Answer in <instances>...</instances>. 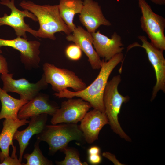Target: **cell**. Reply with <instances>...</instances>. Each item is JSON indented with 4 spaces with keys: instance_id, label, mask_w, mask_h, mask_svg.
<instances>
[{
    "instance_id": "cell-21",
    "label": "cell",
    "mask_w": 165,
    "mask_h": 165,
    "mask_svg": "<svg viewBox=\"0 0 165 165\" xmlns=\"http://www.w3.org/2000/svg\"><path fill=\"white\" fill-rule=\"evenodd\" d=\"M40 141L37 140L34 145V148L32 152L26 153L23 156L24 158L27 160L26 163H22L24 165H51L53 163L46 158L42 154L39 147Z\"/></svg>"
},
{
    "instance_id": "cell-19",
    "label": "cell",
    "mask_w": 165,
    "mask_h": 165,
    "mask_svg": "<svg viewBox=\"0 0 165 165\" xmlns=\"http://www.w3.org/2000/svg\"><path fill=\"white\" fill-rule=\"evenodd\" d=\"M0 100L2 107L0 121L3 119L17 120L20 108L28 101L12 97L0 87Z\"/></svg>"
},
{
    "instance_id": "cell-14",
    "label": "cell",
    "mask_w": 165,
    "mask_h": 165,
    "mask_svg": "<svg viewBox=\"0 0 165 165\" xmlns=\"http://www.w3.org/2000/svg\"><path fill=\"white\" fill-rule=\"evenodd\" d=\"M58 108L57 105L50 100L47 95L39 93L20 108L18 118L27 119L42 114L53 116Z\"/></svg>"
},
{
    "instance_id": "cell-10",
    "label": "cell",
    "mask_w": 165,
    "mask_h": 165,
    "mask_svg": "<svg viewBox=\"0 0 165 165\" xmlns=\"http://www.w3.org/2000/svg\"><path fill=\"white\" fill-rule=\"evenodd\" d=\"M13 75L8 73L1 75V79L3 82L2 89L7 93H18L20 99L29 101L41 90L47 87L48 84L43 74L41 79L35 83H30L24 78L15 79H13Z\"/></svg>"
},
{
    "instance_id": "cell-3",
    "label": "cell",
    "mask_w": 165,
    "mask_h": 165,
    "mask_svg": "<svg viewBox=\"0 0 165 165\" xmlns=\"http://www.w3.org/2000/svg\"><path fill=\"white\" fill-rule=\"evenodd\" d=\"M121 80V76L119 75L108 81L103 94L105 112L113 132L122 138L130 142L131 138L123 130L118 120V116L122 104L129 100V97L123 96L118 91V86Z\"/></svg>"
},
{
    "instance_id": "cell-13",
    "label": "cell",
    "mask_w": 165,
    "mask_h": 165,
    "mask_svg": "<svg viewBox=\"0 0 165 165\" xmlns=\"http://www.w3.org/2000/svg\"><path fill=\"white\" fill-rule=\"evenodd\" d=\"M67 35L66 39L79 46L88 58V61L92 68L99 69L102 61L98 55L93 45V37L91 33L79 26L72 32Z\"/></svg>"
},
{
    "instance_id": "cell-2",
    "label": "cell",
    "mask_w": 165,
    "mask_h": 165,
    "mask_svg": "<svg viewBox=\"0 0 165 165\" xmlns=\"http://www.w3.org/2000/svg\"><path fill=\"white\" fill-rule=\"evenodd\" d=\"M19 5L36 17L39 28L36 30V37L55 40L54 34L57 32L63 31L67 35L72 32L61 17L58 5H39L31 1L24 0Z\"/></svg>"
},
{
    "instance_id": "cell-8",
    "label": "cell",
    "mask_w": 165,
    "mask_h": 165,
    "mask_svg": "<svg viewBox=\"0 0 165 165\" xmlns=\"http://www.w3.org/2000/svg\"><path fill=\"white\" fill-rule=\"evenodd\" d=\"M14 2V0H1L0 3L9 8L11 12L9 15L5 13L3 16L0 17V26L7 25L11 27L17 37H22L26 38V32H28L36 37V30L32 29L26 24L24 18L28 17L35 21H37L36 17L27 10H20L18 9L15 6Z\"/></svg>"
},
{
    "instance_id": "cell-25",
    "label": "cell",
    "mask_w": 165,
    "mask_h": 165,
    "mask_svg": "<svg viewBox=\"0 0 165 165\" xmlns=\"http://www.w3.org/2000/svg\"><path fill=\"white\" fill-rule=\"evenodd\" d=\"M8 64L6 59L0 54V74L8 73Z\"/></svg>"
},
{
    "instance_id": "cell-28",
    "label": "cell",
    "mask_w": 165,
    "mask_h": 165,
    "mask_svg": "<svg viewBox=\"0 0 165 165\" xmlns=\"http://www.w3.org/2000/svg\"><path fill=\"white\" fill-rule=\"evenodd\" d=\"M100 152V148L96 146H92L88 150L89 155L99 154Z\"/></svg>"
},
{
    "instance_id": "cell-16",
    "label": "cell",
    "mask_w": 165,
    "mask_h": 165,
    "mask_svg": "<svg viewBox=\"0 0 165 165\" xmlns=\"http://www.w3.org/2000/svg\"><path fill=\"white\" fill-rule=\"evenodd\" d=\"M79 20L88 32H95L101 25L110 26L111 23L104 16L100 6L93 0H84Z\"/></svg>"
},
{
    "instance_id": "cell-22",
    "label": "cell",
    "mask_w": 165,
    "mask_h": 165,
    "mask_svg": "<svg viewBox=\"0 0 165 165\" xmlns=\"http://www.w3.org/2000/svg\"><path fill=\"white\" fill-rule=\"evenodd\" d=\"M65 156L64 159L60 161H56V164L58 165H87L86 162H82L80 160L78 152L73 148H65L62 150Z\"/></svg>"
},
{
    "instance_id": "cell-9",
    "label": "cell",
    "mask_w": 165,
    "mask_h": 165,
    "mask_svg": "<svg viewBox=\"0 0 165 165\" xmlns=\"http://www.w3.org/2000/svg\"><path fill=\"white\" fill-rule=\"evenodd\" d=\"M90 104L82 99L69 98L62 102L52 116V124L61 123H76L81 121L89 109Z\"/></svg>"
},
{
    "instance_id": "cell-5",
    "label": "cell",
    "mask_w": 165,
    "mask_h": 165,
    "mask_svg": "<svg viewBox=\"0 0 165 165\" xmlns=\"http://www.w3.org/2000/svg\"><path fill=\"white\" fill-rule=\"evenodd\" d=\"M141 13V27L151 42L156 48L165 50V19L155 13L145 0H138Z\"/></svg>"
},
{
    "instance_id": "cell-4",
    "label": "cell",
    "mask_w": 165,
    "mask_h": 165,
    "mask_svg": "<svg viewBox=\"0 0 165 165\" xmlns=\"http://www.w3.org/2000/svg\"><path fill=\"white\" fill-rule=\"evenodd\" d=\"M36 137L37 140L47 143L52 154L58 150L62 151L72 141H80L84 138L79 126L77 124L71 123L46 125Z\"/></svg>"
},
{
    "instance_id": "cell-24",
    "label": "cell",
    "mask_w": 165,
    "mask_h": 165,
    "mask_svg": "<svg viewBox=\"0 0 165 165\" xmlns=\"http://www.w3.org/2000/svg\"><path fill=\"white\" fill-rule=\"evenodd\" d=\"M13 150L11 156L5 158L2 162L0 163V165H21L22 163L20 161L16 155V147L14 145L12 146Z\"/></svg>"
},
{
    "instance_id": "cell-15",
    "label": "cell",
    "mask_w": 165,
    "mask_h": 165,
    "mask_svg": "<svg viewBox=\"0 0 165 165\" xmlns=\"http://www.w3.org/2000/svg\"><path fill=\"white\" fill-rule=\"evenodd\" d=\"M108 124V120L105 113L94 108L87 112L79 127L86 141L91 144L98 139L100 130Z\"/></svg>"
},
{
    "instance_id": "cell-23",
    "label": "cell",
    "mask_w": 165,
    "mask_h": 165,
    "mask_svg": "<svg viewBox=\"0 0 165 165\" xmlns=\"http://www.w3.org/2000/svg\"><path fill=\"white\" fill-rule=\"evenodd\" d=\"M65 53L69 59L73 61L79 60L82 56V50L76 44H70L66 48Z\"/></svg>"
},
{
    "instance_id": "cell-18",
    "label": "cell",
    "mask_w": 165,
    "mask_h": 165,
    "mask_svg": "<svg viewBox=\"0 0 165 165\" xmlns=\"http://www.w3.org/2000/svg\"><path fill=\"white\" fill-rule=\"evenodd\" d=\"M27 119L14 120L5 119L3 122V128L0 134V163L9 156V148L13 145V140L14 134L20 127L28 123Z\"/></svg>"
},
{
    "instance_id": "cell-1",
    "label": "cell",
    "mask_w": 165,
    "mask_h": 165,
    "mask_svg": "<svg viewBox=\"0 0 165 165\" xmlns=\"http://www.w3.org/2000/svg\"><path fill=\"white\" fill-rule=\"evenodd\" d=\"M123 58V54L121 52L107 61L102 60L100 70L97 77L83 90L75 92L66 89L59 93L55 92L54 95L59 98L69 99L75 97L81 98L88 102L94 109L105 112L103 94L105 88L112 72L122 61Z\"/></svg>"
},
{
    "instance_id": "cell-12",
    "label": "cell",
    "mask_w": 165,
    "mask_h": 165,
    "mask_svg": "<svg viewBox=\"0 0 165 165\" xmlns=\"http://www.w3.org/2000/svg\"><path fill=\"white\" fill-rule=\"evenodd\" d=\"M91 33L94 49L99 57L105 61L122 52L124 49L121 37L116 32L111 38L101 34L99 30Z\"/></svg>"
},
{
    "instance_id": "cell-7",
    "label": "cell",
    "mask_w": 165,
    "mask_h": 165,
    "mask_svg": "<svg viewBox=\"0 0 165 165\" xmlns=\"http://www.w3.org/2000/svg\"><path fill=\"white\" fill-rule=\"evenodd\" d=\"M139 39L142 42L141 45L135 43L130 45L129 49L134 47H140L144 48L147 54L149 61L155 70L156 83L153 87L151 101L156 97L160 90L165 92V59L163 55V51L155 47L149 42L144 35H139Z\"/></svg>"
},
{
    "instance_id": "cell-20",
    "label": "cell",
    "mask_w": 165,
    "mask_h": 165,
    "mask_svg": "<svg viewBox=\"0 0 165 165\" xmlns=\"http://www.w3.org/2000/svg\"><path fill=\"white\" fill-rule=\"evenodd\" d=\"M83 6L82 0H60L58 5L60 15L72 32L76 27L73 21L75 15L80 13Z\"/></svg>"
},
{
    "instance_id": "cell-6",
    "label": "cell",
    "mask_w": 165,
    "mask_h": 165,
    "mask_svg": "<svg viewBox=\"0 0 165 165\" xmlns=\"http://www.w3.org/2000/svg\"><path fill=\"white\" fill-rule=\"evenodd\" d=\"M43 69L46 82L51 85L52 89L56 93L68 88H72L74 91H79L87 87L83 80L71 70L58 68L48 63L44 64Z\"/></svg>"
},
{
    "instance_id": "cell-11",
    "label": "cell",
    "mask_w": 165,
    "mask_h": 165,
    "mask_svg": "<svg viewBox=\"0 0 165 165\" xmlns=\"http://www.w3.org/2000/svg\"><path fill=\"white\" fill-rule=\"evenodd\" d=\"M39 42L37 41H28L20 37L13 39L0 38V48L3 46L11 47L20 53L21 62L27 69L38 68L40 61ZM2 51L0 49V53Z\"/></svg>"
},
{
    "instance_id": "cell-29",
    "label": "cell",
    "mask_w": 165,
    "mask_h": 165,
    "mask_svg": "<svg viewBox=\"0 0 165 165\" xmlns=\"http://www.w3.org/2000/svg\"><path fill=\"white\" fill-rule=\"evenodd\" d=\"M154 3L159 5H164L165 4V0H150Z\"/></svg>"
},
{
    "instance_id": "cell-27",
    "label": "cell",
    "mask_w": 165,
    "mask_h": 165,
    "mask_svg": "<svg viewBox=\"0 0 165 165\" xmlns=\"http://www.w3.org/2000/svg\"><path fill=\"white\" fill-rule=\"evenodd\" d=\"M88 160L91 163L97 164L101 163V158L99 154L89 155Z\"/></svg>"
},
{
    "instance_id": "cell-17",
    "label": "cell",
    "mask_w": 165,
    "mask_h": 165,
    "mask_svg": "<svg viewBox=\"0 0 165 165\" xmlns=\"http://www.w3.org/2000/svg\"><path fill=\"white\" fill-rule=\"evenodd\" d=\"M47 114H41L31 117L28 126L21 131L17 130L13 140H17L19 144V160L21 162L25 150L29 144V140L34 135L40 133L44 129L47 120Z\"/></svg>"
},
{
    "instance_id": "cell-26",
    "label": "cell",
    "mask_w": 165,
    "mask_h": 165,
    "mask_svg": "<svg viewBox=\"0 0 165 165\" xmlns=\"http://www.w3.org/2000/svg\"><path fill=\"white\" fill-rule=\"evenodd\" d=\"M102 155L104 157L109 159L115 165H124L120 163L117 159L115 156L110 152H104L102 154Z\"/></svg>"
}]
</instances>
